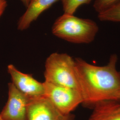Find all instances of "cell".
Wrapping results in <instances>:
<instances>
[{
	"mask_svg": "<svg viewBox=\"0 0 120 120\" xmlns=\"http://www.w3.org/2000/svg\"><path fill=\"white\" fill-rule=\"evenodd\" d=\"M74 60L84 106L93 108L104 101H120V72L116 68V54L112 55L107 64L101 66L91 64L80 58Z\"/></svg>",
	"mask_w": 120,
	"mask_h": 120,
	"instance_id": "cell-1",
	"label": "cell"
},
{
	"mask_svg": "<svg viewBox=\"0 0 120 120\" xmlns=\"http://www.w3.org/2000/svg\"><path fill=\"white\" fill-rule=\"evenodd\" d=\"M98 30L94 21L66 13L57 18L52 28V34L57 38L76 44L93 42Z\"/></svg>",
	"mask_w": 120,
	"mask_h": 120,
	"instance_id": "cell-2",
	"label": "cell"
},
{
	"mask_svg": "<svg viewBox=\"0 0 120 120\" xmlns=\"http://www.w3.org/2000/svg\"><path fill=\"white\" fill-rule=\"evenodd\" d=\"M45 82L76 90L80 88L75 70V60L67 53H52L45 63Z\"/></svg>",
	"mask_w": 120,
	"mask_h": 120,
	"instance_id": "cell-3",
	"label": "cell"
},
{
	"mask_svg": "<svg viewBox=\"0 0 120 120\" xmlns=\"http://www.w3.org/2000/svg\"><path fill=\"white\" fill-rule=\"evenodd\" d=\"M44 96L64 115H69L83 102L80 92L63 86L45 82Z\"/></svg>",
	"mask_w": 120,
	"mask_h": 120,
	"instance_id": "cell-4",
	"label": "cell"
},
{
	"mask_svg": "<svg viewBox=\"0 0 120 120\" xmlns=\"http://www.w3.org/2000/svg\"><path fill=\"white\" fill-rule=\"evenodd\" d=\"M73 120V115L63 114L44 96L29 98L27 120Z\"/></svg>",
	"mask_w": 120,
	"mask_h": 120,
	"instance_id": "cell-5",
	"label": "cell"
},
{
	"mask_svg": "<svg viewBox=\"0 0 120 120\" xmlns=\"http://www.w3.org/2000/svg\"><path fill=\"white\" fill-rule=\"evenodd\" d=\"M29 98L18 90L12 82L8 84V98L0 113L3 120H27Z\"/></svg>",
	"mask_w": 120,
	"mask_h": 120,
	"instance_id": "cell-6",
	"label": "cell"
},
{
	"mask_svg": "<svg viewBox=\"0 0 120 120\" xmlns=\"http://www.w3.org/2000/svg\"><path fill=\"white\" fill-rule=\"evenodd\" d=\"M7 69L11 77L12 83L28 98H30L44 95V82L38 81L30 74L22 73L13 64H9Z\"/></svg>",
	"mask_w": 120,
	"mask_h": 120,
	"instance_id": "cell-7",
	"label": "cell"
},
{
	"mask_svg": "<svg viewBox=\"0 0 120 120\" xmlns=\"http://www.w3.org/2000/svg\"><path fill=\"white\" fill-rule=\"evenodd\" d=\"M59 0H31L26 12L19 18L17 29L19 30L28 29L45 11Z\"/></svg>",
	"mask_w": 120,
	"mask_h": 120,
	"instance_id": "cell-8",
	"label": "cell"
},
{
	"mask_svg": "<svg viewBox=\"0 0 120 120\" xmlns=\"http://www.w3.org/2000/svg\"><path fill=\"white\" fill-rule=\"evenodd\" d=\"M119 101H106L96 104L88 120H120Z\"/></svg>",
	"mask_w": 120,
	"mask_h": 120,
	"instance_id": "cell-9",
	"label": "cell"
},
{
	"mask_svg": "<svg viewBox=\"0 0 120 120\" xmlns=\"http://www.w3.org/2000/svg\"><path fill=\"white\" fill-rule=\"evenodd\" d=\"M98 14V19L101 21L120 22V1Z\"/></svg>",
	"mask_w": 120,
	"mask_h": 120,
	"instance_id": "cell-10",
	"label": "cell"
},
{
	"mask_svg": "<svg viewBox=\"0 0 120 120\" xmlns=\"http://www.w3.org/2000/svg\"><path fill=\"white\" fill-rule=\"evenodd\" d=\"M64 13L74 15L77 9L83 4H89L93 0H60Z\"/></svg>",
	"mask_w": 120,
	"mask_h": 120,
	"instance_id": "cell-11",
	"label": "cell"
},
{
	"mask_svg": "<svg viewBox=\"0 0 120 120\" xmlns=\"http://www.w3.org/2000/svg\"><path fill=\"white\" fill-rule=\"evenodd\" d=\"M120 1V0H95L93 7L95 11L98 14L109 8Z\"/></svg>",
	"mask_w": 120,
	"mask_h": 120,
	"instance_id": "cell-12",
	"label": "cell"
},
{
	"mask_svg": "<svg viewBox=\"0 0 120 120\" xmlns=\"http://www.w3.org/2000/svg\"><path fill=\"white\" fill-rule=\"evenodd\" d=\"M7 6L6 0H0V17L2 15Z\"/></svg>",
	"mask_w": 120,
	"mask_h": 120,
	"instance_id": "cell-13",
	"label": "cell"
},
{
	"mask_svg": "<svg viewBox=\"0 0 120 120\" xmlns=\"http://www.w3.org/2000/svg\"><path fill=\"white\" fill-rule=\"evenodd\" d=\"M20 0L22 1V4L24 5V6L26 7H27L29 4L31 0Z\"/></svg>",
	"mask_w": 120,
	"mask_h": 120,
	"instance_id": "cell-14",
	"label": "cell"
},
{
	"mask_svg": "<svg viewBox=\"0 0 120 120\" xmlns=\"http://www.w3.org/2000/svg\"><path fill=\"white\" fill-rule=\"evenodd\" d=\"M0 120H2V118H1V117L0 115Z\"/></svg>",
	"mask_w": 120,
	"mask_h": 120,
	"instance_id": "cell-15",
	"label": "cell"
},
{
	"mask_svg": "<svg viewBox=\"0 0 120 120\" xmlns=\"http://www.w3.org/2000/svg\"><path fill=\"white\" fill-rule=\"evenodd\" d=\"M119 100H120V96H119ZM119 109L120 110V106H119Z\"/></svg>",
	"mask_w": 120,
	"mask_h": 120,
	"instance_id": "cell-16",
	"label": "cell"
}]
</instances>
